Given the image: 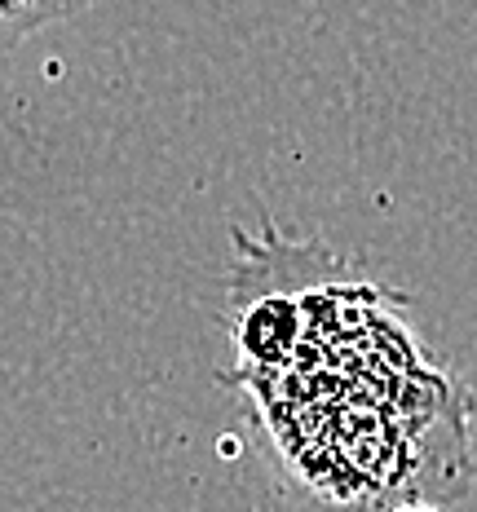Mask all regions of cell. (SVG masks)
<instances>
[{"instance_id":"cell-1","label":"cell","mask_w":477,"mask_h":512,"mask_svg":"<svg viewBox=\"0 0 477 512\" xmlns=\"http://www.w3.org/2000/svg\"><path fill=\"white\" fill-rule=\"evenodd\" d=\"M93 0H0V58L53 23H71Z\"/></svg>"},{"instance_id":"cell-2","label":"cell","mask_w":477,"mask_h":512,"mask_svg":"<svg viewBox=\"0 0 477 512\" xmlns=\"http://www.w3.org/2000/svg\"><path fill=\"white\" fill-rule=\"evenodd\" d=\"M292 340H296V314L288 305L270 301V296L243 314V327H235V345L252 358H283Z\"/></svg>"},{"instance_id":"cell-3","label":"cell","mask_w":477,"mask_h":512,"mask_svg":"<svg viewBox=\"0 0 477 512\" xmlns=\"http://www.w3.org/2000/svg\"><path fill=\"white\" fill-rule=\"evenodd\" d=\"M389 512H438V508H433V504H394Z\"/></svg>"}]
</instances>
